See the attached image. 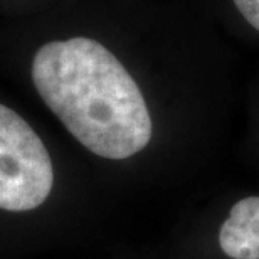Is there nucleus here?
I'll use <instances>...</instances> for the list:
<instances>
[{
  "mask_svg": "<svg viewBox=\"0 0 259 259\" xmlns=\"http://www.w3.org/2000/svg\"><path fill=\"white\" fill-rule=\"evenodd\" d=\"M32 82L72 137L95 155L125 160L152 140V116L137 81L101 42L72 37L35 53Z\"/></svg>",
  "mask_w": 259,
  "mask_h": 259,
  "instance_id": "1",
  "label": "nucleus"
},
{
  "mask_svg": "<svg viewBox=\"0 0 259 259\" xmlns=\"http://www.w3.org/2000/svg\"><path fill=\"white\" fill-rule=\"evenodd\" d=\"M53 185V160L42 140L22 116L0 103V209H37Z\"/></svg>",
  "mask_w": 259,
  "mask_h": 259,
  "instance_id": "2",
  "label": "nucleus"
},
{
  "mask_svg": "<svg viewBox=\"0 0 259 259\" xmlns=\"http://www.w3.org/2000/svg\"><path fill=\"white\" fill-rule=\"evenodd\" d=\"M219 246L231 259H259V195L231 207L219 231Z\"/></svg>",
  "mask_w": 259,
  "mask_h": 259,
  "instance_id": "3",
  "label": "nucleus"
},
{
  "mask_svg": "<svg viewBox=\"0 0 259 259\" xmlns=\"http://www.w3.org/2000/svg\"><path fill=\"white\" fill-rule=\"evenodd\" d=\"M234 5L247 22L259 30V0H234Z\"/></svg>",
  "mask_w": 259,
  "mask_h": 259,
  "instance_id": "4",
  "label": "nucleus"
}]
</instances>
